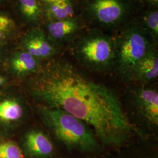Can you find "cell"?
<instances>
[{
	"label": "cell",
	"mask_w": 158,
	"mask_h": 158,
	"mask_svg": "<svg viewBox=\"0 0 158 158\" xmlns=\"http://www.w3.org/2000/svg\"><path fill=\"white\" fill-rule=\"evenodd\" d=\"M17 28V23L9 14L0 12V43L11 38Z\"/></svg>",
	"instance_id": "16"
},
{
	"label": "cell",
	"mask_w": 158,
	"mask_h": 158,
	"mask_svg": "<svg viewBox=\"0 0 158 158\" xmlns=\"http://www.w3.org/2000/svg\"><path fill=\"white\" fill-rule=\"evenodd\" d=\"M25 145L28 152L35 158H48L54 150L49 137L40 131H29L25 136Z\"/></svg>",
	"instance_id": "13"
},
{
	"label": "cell",
	"mask_w": 158,
	"mask_h": 158,
	"mask_svg": "<svg viewBox=\"0 0 158 158\" xmlns=\"http://www.w3.org/2000/svg\"><path fill=\"white\" fill-rule=\"evenodd\" d=\"M114 36L116 53L114 69L123 77L156 47L134 19Z\"/></svg>",
	"instance_id": "5"
},
{
	"label": "cell",
	"mask_w": 158,
	"mask_h": 158,
	"mask_svg": "<svg viewBox=\"0 0 158 158\" xmlns=\"http://www.w3.org/2000/svg\"><path fill=\"white\" fill-rule=\"evenodd\" d=\"M42 7L49 6L57 2L59 0H38Z\"/></svg>",
	"instance_id": "19"
},
{
	"label": "cell",
	"mask_w": 158,
	"mask_h": 158,
	"mask_svg": "<svg viewBox=\"0 0 158 158\" xmlns=\"http://www.w3.org/2000/svg\"><path fill=\"white\" fill-rule=\"evenodd\" d=\"M21 46L23 51L39 60L52 57L61 49L49 38L41 27L29 28L23 36Z\"/></svg>",
	"instance_id": "7"
},
{
	"label": "cell",
	"mask_w": 158,
	"mask_h": 158,
	"mask_svg": "<svg viewBox=\"0 0 158 158\" xmlns=\"http://www.w3.org/2000/svg\"><path fill=\"white\" fill-rule=\"evenodd\" d=\"M68 47L77 62L91 72L106 73L114 69L116 53L114 35L87 28Z\"/></svg>",
	"instance_id": "2"
},
{
	"label": "cell",
	"mask_w": 158,
	"mask_h": 158,
	"mask_svg": "<svg viewBox=\"0 0 158 158\" xmlns=\"http://www.w3.org/2000/svg\"><path fill=\"white\" fill-rule=\"evenodd\" d=\"M31 92L49 107L62 110L84 121L104 145L121 146L132 134L115 94L87 77L67 60H55L42 68Z\"/></svg>",
	"instance_id": "1"
},
{
	"label": "cell",
	"mask_w": 158,
	"mask_h": 158,
	"mask_svg": "<svg viewBox=\"0 0 158 158\" xmlns=\"http://www.w3.org/2000/svg\"><path fill=\"white\" fill-rule=\"evenodd\" d=\"M11 66L13 71L18 74L33 73L40 70V60L23 50L12 57Z\"/></svg>",
	"instance_id": "14"
},
{
	"label": "cell",
	"mask_w": 158,
	"mask_h": 158,
	"mask_svg": "<svg viewBox=\"0 0 158 158\" xmlns=\"http://www.w3.org/2000/svg\"><path fill=\"white\" fill-rule=\"evenodd\" d=\"M132 101L136 110L147 123L158 125V93L149 87H138L132 93Z\"/></svg>",
	"instance_id": "8"
},
{
	"label": "cell",
	"mask_w": 158,
	"mask_h": 158,
	"mask_svg": "<svg viewBox=\"0 0 158 158\" xmlns=\"http://www.w3.org/2000/svg\"><path fill=\"white\" fill-rule=\"evenodd\" d=\"M156 48H152L125 76V79L143 84L150 83L156 79L158 76V54Z\"/></svg>",
	"instance_id": "9"
},
{
	"label": "cell",
	"mask_w": 158,
	"mask_h": 158,
	"mask_svg": "<svg viewBox=\"0 0 158 158\" xmlns=\"http://www.w3.org/2000/svg\"><path fill=\"white\" fill-rule=\"evenodd\" d=\"M15 10L21 21L29 28L44 23L43 7L38 0H15Z\"/></svg>",
	"instance_id": "11"
},
{
	"label": "cell",
	"mask_w": 158,
	"mask_h": 158,
	"mask_svg": "<svg viewBox=\"0 0 158 158\" xmlns=\"http://www.w3.org/2000/svg\"><path fill=\"white\" fill-rule=\"evenodd\" d=\"M80 15L88 28L114 35L135 18L139 0H79Z\"/></svg>",
	"instance_id": "3"
},
{
	"label": "cell",
	"mask_w": 158,
	"mask_h": 158,
	"mask_svg": "<svg viewBox=\"0 0 158 158\" xmlns=\"http://www.w3.org/2000/svg\"><path fill=\"white\" fill-rule=\"evenodd\" d=\"M10 0H0V7L4 6L6 3L10 2Z\"/></svg>",
	"instance_id": "20"
},
{
	"label": "cell",
	"mask_w": 158,
	"mask_h": 158,
	"mask_svg": "<svg viewBox=\"0 0 158 158\" xmlns=\"http://www.w3.org/2000/svg\"><path fill=\"white\" fill-rule=\"evenodd\" d=\"M139 1L145 6L158 7V0H139Z\"/></svg>",
	"instance_id": "18"
},
{
	"label": "cell",
	"mask_w": 158,
	"mask_h": 158,
	"mask_svg": "<svg viewBox=\"0 0 158 158\" xmlns=\"http://www.w3.org/2000/svg\"><path fill=\"white\" fill-rule=\"evenodd\" d=\"M40 27L49 38L61 48L68 46L88 28L80 14L61 21L44 23Z\"/></svg>",
	"instance_id": "6"
},
{
	"label": "cell",
	"mask_w": 158,
	"mask_h": 158,
	"mask_svg": "<svg viewBox=\"0 0 158 158\" xmlns=\"http://www.w3.org/2000/svg\"><path fill=\"white\" fill-rule=\"evenodd\" d=\"M0 158H23L20 148L12 142L0 143Z\"/></svg>",
	"instance_id": "17"
},
{
	"label": "cell",
	"mask_w": 158,
	"mask_h": 158,
	"mask_svg": "<svg viewBox=\"0 0 158 158\" xmlns=\"http://www.w3.org/2000/svg\"><path fill=\"white\" fill-rule=\"evenodd\" d=\"M44 23L66 19L80 14L79 0H59L43 7Z\"/></svg>",
	"instance_id": "12"
},
{
	"label": "cell",
	"mask_w": 158,
	"mask_h": 158,
	"mask_svg": "<svg viewBox=\"0 0 158 158\" xmlns=\"http://www.w3.org/2000/svg\"><path fill=\"white\" fill-rule=\"evenodd\" d=\"M23 113V108L16 101L6 100L0 102V119L3 121H17L22 117Z\"/></svg>",
	"instance_id": "15"
},
{
	"label": "cell",
	"mask_w": 158,
	"mask_h": 158,
	"mask_svg": "<svg viewBox=\"0 0 158 158\" xmlns=\"http://www.w3.org/2000/svg\"><path fill=\"white\" fill-rule=\"evenodd\" d=\"M4 81H5L4 78L0 76V86L4 83Z\"/></svg>",
	"instance_id": "21"
},
{
	"label": "cell",
	"mask_w": 158,
	"mask_h": 158,
	"mask_svg": "<svg viewBox=\"0 0 158 158\" xmlns=\"http://www.w3.org/2000/svg\"><path fill=\"white\" fill-rule=\"evenodd\" d=\"M139 27L147 34L153 45L158 44V7L140 4L134 19Z\"/></svg>",
	"instance_id": "10"
},
{
	"label": "cell",
	"mask_w": 158,
	"mask_h": 158,
	"mask_svg": "<svg viewBox=\"0 0 158 158\" xmlns=\"http://www.w3.org/2000/svg\"><path fill=\"white\" fill-rule=\"evenodd\" d=\"M42 114L54 135L68 148L83 152L98 148L93 131L84 121L57 108H44Z\"/></svg>",
	"instance_id": "4"
}]
</instances>
